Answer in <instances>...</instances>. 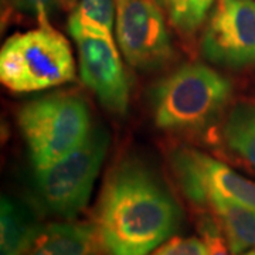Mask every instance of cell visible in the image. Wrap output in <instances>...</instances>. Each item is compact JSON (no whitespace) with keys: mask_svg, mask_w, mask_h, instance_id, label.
<instances>
[{"mask_svg":"<svg viewBox=\"0 0 255 255\" xmlns=\"http://www.w3.org/2000/svg\"><path fill=\"white\" fill-rule=\"evenodd\" d=\"M169 163L183 196L203 211L216 200L255 207V182L237 173L224 162L189 146H177Z\"/></svg>","mask_w":255,"mask_h":255,"instance_id":"8992f818","label":"cell"},{"mask_svg":"<svg viewBox=\"0 0 255 255\" xmlns=\"http://www.w3.org/2000/svg\"><path fill=\"white\" fill-rule=\"evenodd\" d=\"M108 147V132L94 127L73 152L44 169L34 170L33 187L40 209L64 220L77 217L90 200Z\"/></svg>","mask_w":255,"mask_h":255,"instance_id":"5b68a950","label":"cell"},{"mask_svg":"<svg viewBox=\"0 0 255 255\" xmlns=\"http://www.w3.org/2000/svg\"><path fill=\"white\" fill-rule=\"evenodd\" d=\"M233 255L255 248V207L234 201L216 200L210 204Z\"/></svg>","mask_w":255,"mask_h":255,"instance_id":"7c38bea8","label":"cell"},{"mask_svg":"<svg viewBox=\"0 0 255 255\" xmlns=\"http://www.w3.org/2000/svg\"><path fill=\"white\" fill-rule=\"evenodd\" d=\"M74 40L78 47L84 85L97 95L107 110L118 115L127 114L130 87L115 41L97 36H81Z\"/></svg>","mask_w":255,"mask_h":255,"instance_id":"9c48e42d","label":"cell"},{"mask_svg":"<svg viewBox=\"0 0 255 255\" xmlns=\"http://www.w3.org/2000/svg\"><path fill=\"white\" fill-rule=\"evenodd\" d=\"M231 82L204 64H184L156 82L149 104L156 127L164 130H200L227 107Z\"/></svg>","mask_w":255,"mask_h":255,"instance_id":"7a4b0ae2","label":"cell"},{"mask_svg":"<svg viewBox=\"0 0 255 255\" xmlns=\"http://www.w3.org/2000/svg\"><path fill=\"white\" fill-rule=\"evenodd\" d=\"M241 255H255V248L254 250H250V251H247V253H244V254Z\"/></svg>","mask_w":255,"mask_h":255,"instance_id":"ffe728a7","label":"cell"},{"mask_svg":"<svg viewBox=\"0 0 255 255\" xmlns=\"http://www.w3.org/2000/svg\"><path fill=\"white\" fill-rule=\"evenodd\" d=\"M117 1V4H119V3H124V1H128V0H115Z\"/></svg>","mask_w":255,"mask_h":255,"instance_id":"7402d4cb","label":"cell"},{"mask_svg":"<svg viewBox=\"0 0 255 255\" xmlns=\"http://www.w3.org/2000/svg\"><path fill=\"white\" fill-rule=\"evenodd\" d=\"M101 250L94 221H55L43 226L23 255H95Z\"/></svg>","mask_w":255,"mask_h":255,"instance_id":"30bf717a","label":"cell"},{"mask_svg":"<svg viewBox=\"0 0 255 255\" xmlns=\"http://www.w3.org/2000/svg\"><path fill=\"white\" fill-rule=\"evenodd\" d=\"M201 55L220 67L255 64V1L220 0L200 41Z\"/></svg>","mask_w":255,"mask_h":255,"instance_id":"ba28073f","label":"cell"},{"mask_svg":"<svg viewBox=\"0 0 255 255\" xmlns=\"http://www.w3.org/2000/svg\"><path fill=\"white\" fill-rule=\"evenodd\" d=\"M254 1H255V0H254Z\"/></svg>","mask_w":255,"mask_h":255,"instance_id":"603a6c76","label":"cell"},{"mask_svg":"<svg viewBox=\"0 0 255 255\" xmlns=\"http://www.w3.org/2000/svg\"><path fill=\"white\" fill-rule=\"evenodd\" d=\"M74 77L71 47L48 21L13 34L0 50V81L10 91H44L70 82Z\"/></svg>","mask_w":255,"mask_h":255,"instance_id":"277c9868","label":"cell"},{"mask_svg":"<svg viewBox=\"0 0 255 255\" xmlns=\"http://www.w3.org/2000/svg\"><path fill=\"white\" fill-rule=\"evenodd\" d=\"M223 136L233 152L255 167V104H237L228 112Z\"/></svg>","mask_w":255,"mask_h":255,"instance_id":"5bb4252c","label":"cell"},{"mask_svg":"<svg viewBox=\"0 0 255 255\" xmlns=\"http://www.w3.org/2000/svg\"><path fill=\"white\" fill-rule=\"evenodd\" d=\"M115 31L122 54L135 68L152 71L173 60L172 40L155 0H128L117 4Z\"/></svg>","mask_w":255,"mask_h":255,"instance_id":"52a82bcc","label":"cell"},{"mask_svg":"<svg viewBox=\"0 0 255 255\" xmlns=\"http://www.w3.org/2000/svg\"><path fill=\"white\" fill-rule=\"evenodd\" d=\"M17 122L34 170L73 152L94 128L88 104L70 92H55L30 101L18 111Z\"/></svg>","mask_w":255,"mask_h":255,"instance_id":"3957f363","label":"cell"},{"mask_svg":"<svg viewBox=\"0 0 255 255\" xmlns=\"http://www.w3.org/2000/svg\"><path fill=\"white\" fill-rule=\"evenodd\" d=\"M183 211L162 176L125 159L105 179L94 224L107 255H149L174 236Z\"/></svg>","mask_w":255,"mask_h":255,"instance_id":"6da1fadb","label":"cell"},{"mask_svg":"<svg viewBox=\"0 0 255 255\" xmlns=\"http://www.w3.org/2000/svg\"><path fill=\"white\" fill-rule=\"evenodd\" d=\"M78 1H80V0H58L60 7H63V9L67 10V11H71V10L75 9V6L78 4Z\"/></svg>","mask_w":255,"mask_h":255,"instance_id":"d6986e66","label":"cell"},{"mask_svg":"<svg viewBox=\"0 0 255 255\" xmlns=\"http://www.w3.org/2000/svg\"><path fill=\"white\" fill-rule=\"evenodd\" d=\"M152 255H207L203 240L197 237H174L160 246Z\"/></svg>","mask_w":255,"mask_h":255,"instance_id":"e0dca14e","label":"cell"},{"mask_svg":"<svg viewBox=\"0 0 255 255\" xmlns=\"http://www.w3.org/2000/svg\"><path fill=\"white\" fill-rule=\"evenodd\" d=\"M114 0H80L68 18V31L73 38L97 36L114 40Z\"/></svg>","mask_w":255,"mask_h":255,"instance_id":"4fadbf2b","label":"cell"},{"mask_svg":"<svg viewBox=\"0 0 255 255\" xmlns=\"http://www.w3.org/2000/svg\"><path fill=\"white\" fill-rule=\"evenodd\" d=\"M166 1H167V3L170 4V7H172V6H173V4H176V3H177L179 0H166Z\"/></svg>","mask_w":255,"mask_h":255,"instance_id":"44dd1931","label":"cell"},{"mask_svg":"<svg viewBox=\"0 0 255 255\" xmlns=\"http://www.w3.org/2000/svg\"><path fill=\"white\" fill-rule=\"evenodd\" d=\"M11 4L20 11L36 16L40 23L48 21V14L60 6L58 0H10Z\"/></svg>","mask_w":255,"mask_h":255,"instance_id":"ac0fdd59","label":"cell"},{"mask_svg":"<svg viewBox=\"0 0 255 255\" xmlns=\"http://www.w3.org/2000/svg\"><path fill=\"white\" fill-rule=\"evenodd\" d=\"M214 0H179L170 7V17L180 31L190 34L207 18Z\"/></svg>","mask_w":255,"mask_h":255,"instance_id":"9a60e30c","label":"cell"},{"mask_svg":"<svg viewBox=\"0 0 255 255\" xmlns=\"http://www.w3.org/2000/svg\"><path fill=\"white\" fill-rule=\"evenodd\" d=\"M41 228L28 207L9 196H1L0 255H23Z\"/></svg>","mask_w":255,"mask_h":255,"instance_id":"8fae6325","label":"cell"},{"mask_svg":"<svg viewBox=\"0 0 255 255\" xmlns=\"http://www.w3.org/2000/svg\"><path fill=\"white\" fill-rule=\"evenodd\" d=\"M197 228L201 238L207 248V255H230L227 240L223 236V230L220 227L219 220L216 216H211L207 211H199Z\"/></svg>","mask_w":255,"mask_h":255,"instance_id":"2e32d148","label":"cell"}]
</instances>
